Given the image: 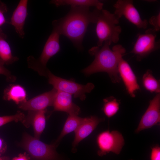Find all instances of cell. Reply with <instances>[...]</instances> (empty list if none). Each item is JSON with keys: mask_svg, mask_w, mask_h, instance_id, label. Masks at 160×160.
<instances>
[{"mask_svg": "<svg viewBox=\"0 0 160 160\" xmlns=\"http://www.w3.org/2000/svg\"><path fill=\"white\" fill-rule=\"evenodd\" d=\"M100 10L90 11L88 7H71L64 17L56 20L61 35L68 38L78 49H82V42L87 27L96 23Z\"/></svg>", "mask_w": 160, "mask_h": 160, "instance_id": "6da1fadb", "label": "cell"}, {"mask_svg": "<svg viewBox=\"0 0 160 160\" xmlns=\"http://www.w3.org/2000/svg\"><path fill=\"white\" fill-rule=\"evenodd\" d=\"M111 42H104L101 47L94 46L89 50V54L94 57L92 63L83 69L82 72L86 76L96 73L105 72L108 75L112 82L119 83L121 79L118 71V66L120 59L126 52V49L120 44L110 48Z\"/></svg>", "mask_w": 160, "mask_h": 160, "instance_id": "7a4b0ae2", "label": "cell"}, {"mask_svg": "<svg viewBox=\"0 0 160 160\" xmlns=\"http://www.w3.org/2000/svg\"><path fill=\"white\" fill-rule=\"evenodd\" d=\"M53 30L47 39L39 57L36 59L32 56L27 59L28 66L37 72L41 76L47 77L48 69L47 64L49 59L60 50L59 38L61 35L57 24L56 20L52 23Z\"/></svg>", "mask_w": 160, "mask_h": 160, "instance_id": "3957f363", "label": "cell"}, {"mask_svg": "<svg viewBox=\"0 0 160 160\" xmlns=\"http://www.w3.org/2000/svg\"><path fill=\"white\" fill-rule=\"evenodd\" d=\"M119 19L114 13L107 10H100L96 23L97 46L101 47L106 41L115 43L118 42L121 32V27L117 25Z\"/></svg>", "mask_w": 160, "mask_h": 160, "instance_id": "277c9868", "label": "cell"}, {"mask_svg": "<svg viewBox=\"0 0 160 160\" xmlns=\"http://www.w3.org/2000/svg\"><path fill=\"white\" fill-rule=\"evenodd\" d=\"M47 78L49 83L53 86V88L57 91L73 95L74 98H79L82 101L86 99V93H90L95 87L94 84L92 83H88L85 85L80 84L55 76L49 70Z\"/></svg>", "mask_w": 160, "mask_h": 160, "instance_id": "5b68a950", "label": "cell"}, {"mask_svg": "<svg viewBox=\"0 0 160 160\" xmlns=\"http://www.w3.org/2000/svg\"><path fill=\"white\" fill-rule=\"evenodd\" d=\"M22 145L35 160H54L57 157L55 144H46L28 134L24 135Z\"/></svg>", "mask_w": 160, "mask_h": 160, "instance_id": "8992f818", "label": "cell"}, {"mask_svg": "<svg viewBox=\"0 0 160 160\" xmlns=\"http://www.w3.org/2000/svg\"><path fill=\"white\" fill-rule=\"evenodd\" d=\"M156 32L153 28H149L145 33L137 35V39L130 52L135 55L137 61H140L159 48V40L156 41Z\"/></svg>", "mask_w": 160, "mask_h": 160, "instance_id": "52a82bcc", "label": "cell"}, {"mask_svg": "<svg viewBox=\"0 0 160 160\" xmlns=\"http://www.w3.org/2000/svg\"><path fill=\"white\" fill-rule=\"evenodd\" d=\"M99 148L97 154L103 156L110 152L119 154L124 143L121 133L117 130L105 131L100 133L97 138Z\"/></svg>", "mask_w": 160, "mask_h": 160, "instance_id": "ba28073f", "label": "cell"}, {"mask_svg": "<svg viewBox=\"0 0 160 160\" xmlns=\"http://www.w3.org/2000/svg\"><path fill=\"white\" fill-rule=\"evenodd\" d=\"M114 14L120 18L124 16L130 22L139 28L146 29L148 22L146 20H142L131 0H118L113 5Z\"/></svg>", "mask_w": 160, "mask_h": 160, "instance_id": "9c48e42d", "label": "cell"}, {"mask_svg": "<svg viewBox=\"0 0 160 160\" xmlns=\"http://www.w3.org/2000/svg\"><path fill=\"white\" fill-rule=\"evenodd\" d=\"M160 122V93L156 94L150 101L149 106L142 116L135 132L158 125Z\"/></svg>", "mask_w": 160, "mask_h": 160, "instance_id": "30bf717a", "label": "cell"}, {"mask_svg": "<svg viewBox=\"0 0 160 160\" xmlns=\"http://www.w3.org/2000/svg\"><path fill=\"white\" fill-rule=\"evenodd\" d=\"M118 71L128 93L134 97L137 92L140 90L137 77L129 64L122 57L118 66Z\"/></svg>", "mask_w": 160, "mask_h": 160, "instance_id": "8fae6325", "label": "cell"}, {"mask_svg": "<svg viewBox=\"0 0 160 160\" xmlns=\"http://www.w3.org/2000/svg\"><path fill=\"white\" fill-rule=\"evenodd\" d=\"M57 90L53 88L20 104L19 108L24 110L37 111L45 110L53 105Z\"/></svg>", "mask_w": 160, "mask_h": 160, "instance_id": "7c38bea8", "label": "cell"}, {"mask_svg": "<svg viewBox=\"0 0 160 160\" xmlns=\"http://www.w3.org/2000/svg\"><path fill=\"white\" fill-rule=\"evenodd\" d=\"M72 95L66 92L57 91L53 104V111L65 112L68 115H79L80 108L73 102Z\"/></svg>", "mask_w": 160, "mask_h": 160, "instance_id": "4fadbf2b", "label": "cell"}, {"mask_svg": "<svg viewBox=\"0 0 160 160\" xmlns=\"http://www.w3.org/2000/svg\"><path fill=\"white\" fill-rule=\"evenodd\" d=\"M104 120L103 118H100L94 116L84 118L82 123L74 131L73 147L75 148L80 141L89 135L98 124Z\"/></svg>", "mask_w": 160, "mask_h": 160, "instance_id": "5bb4252c", "label": "cell"}, {"mask_svg": "<svg viewBox=\"0 0 160 160\" xmlns=\"http://www.w3.org/2000/svg\"><path fill=\"white\" fill-rule=\"evenodd\" d=\"M27 0H21L13 12L10 23L15 28L16 32L20 37L24 38L25 33L24 25L28 13Z\"/></svg>", "mask_w": 160, "mask_h": 160, "instance_id": "9a60e30c", "label": "cell"}, {"mask_svg": "<svg viewBox=\"0 0 160 160\" xmlns=\"http://www.w3.org/2000/svg\"><path fill=\"white\" fill-rule=\"evenodd\" d=\"M27 95L25 90L21 85L17 84L10 85L4 92V99L12 100L16 104H20L27 101Z\"/></svg>", "mask_w": 160, "mask_h": 160, "instance_id": "2e32d148", "label": "cell"}, {"mask_svg": "<svg viewBox=\"0 0 160 160\" xmlns=\"http://www.w3.org/2000/svg\"><path fill=\"white\" fill-rule=\"evenodd\" d=\"M28 119L30 120L33 126L34 137L39 139L46 126L45 113L46 110L29 111Z\"/></svg>", "mask_w": 160, "mask_h": 160, "instance_id": "e0dca14e", "label": "cell"}, {"mask_svg": "<svg viewBox=\"0 0 160 160\" xmlns=\"http://www.w3.org/2000/svg\"><path fill=\"white\" fill-rule=\"evenodd\" d=\"M7 38L6 35L0 28V59L4 64L8 65L18 61L19 58L12 55Z\"/></svg>", "mask_w": 160, "mask_h": 160, "instance_id": "ac0fdd59", "label": "cell"}, {"mask_svg": "<svg viewBox=\"0 0 160 160\" xmlns=\"http://www.w3.org/2000/svg\"><path fill=\"white\" fill-rule=\"evenodd\" d=\"M56 7L69 5L71 7H94L99 10L103 9V4L97 0H52L50 1Z\"/></svg>", "mask_w": 160, "mask_h": 160, "instance_id": "d6986e66", "label": "cell"}, {"mask_svg": "<svg viewBox=\"0 0 160 160\" xmlns=\"http://www.w3.org/2000/svg\"><path fill=\"white\" fill-rule=\"evenodd\" d=\"M84 118L74 115H68L62 130L59 136L56 143L59 142L65 135L74 132L81 124Z\"/></svg>", "mask_w": 160, "mask_h": 160, "instance_id": "ffe728a7", "label": "cell"}, {"mask_svg": "<svg viewBox=\"0 0 160 160\" xmlns=\"http://www.w3.org/2000/svg\"><path fill=\"white\" fill-rule=\"evenodd\" d=\"M142 81L143 86L146 90L151 93H160V80L154 77L151 70H148L143 75Z\"/></svg>", "mask_w": 160, "mask_h": 160, "instance_id": "44dd1931", "label": "cell"}, {"mask_svg": "<svg viewBox=\"0 0 160 160\" xmlns=\"http://www.w3.org/2000/svg\"><path fill=\"white\" fill-rule=\"evenodd\" d=\"M103 110L105 115L109 118L114 116L118 111L120 101L113 96L104 99Z\"/></svg>", "mask_w": 160, "mask_h": 160, "instance_id": "7402d4cb", "label": "cell"}, {"mask_svg": "<svg viewBox=\"0 0 160 160\" xmlns=\"http://www.w3.org/2000/svg\"><path fill=\"white\" fill-rule=\"evenodd\" d=\"M25 117L24 114L20 112H18L14 115L0 116V127L11 121L17 122L23 121Z\"/></svg>", "mask_w": 160, "mask_h": 160, "instance_id": "603a6c76", "label": "cell"}, {"mask_svg": "<svg viewBox=\"0 0 160 160\" xmlns=\"http://www.w3.org/2000/svg\"><path fill=\"white\" fill-rule=\"evenodd\" d=\"M4 64L0 59V74L6 76L7 81L14 82L16 79V77L12 75L11 72L4 66Z\"/></svg>", "mask_w": 160, "mask_h": 160, "instance_id": "cb8c5ba5", "label": "cell"}, {"mask_svg": "<svg viewBox=\"0 0 160 160\" xmlns=\"http://www.w3.org/2000/svg\"><path fill=\"white\" fill-rule=\"evenodd\" d=\"M149 23L153 25L155 31L157 32L160 30V13L152 16L149 20Z\"/></svg>", "mask_w": 160, "mask_h": 160, "instance_id": "d4e9b609", "label": "cell"}, {"mask_svg": "<svg viewBox=\"0 0 160 160\" xmlns=\"http://www.w3.org/2000/svg\"><path fill=\"white\" fill-rule=\"evenodd\" d=\"M8 11V9L6 5L0 1V27L6 22V20L4 17V14Z\"/></svg>", "mask_w": 160, "mask_h": 160, "instance_id": "484cf974", "label": "cell"}, {"mask_svg": "<svg viewBox=\"0 0 160 160\" xmlns=\"http://www.w3.org/2000/svg\"><path fill=\"white\" fill-rule=\"evenodd\" d=\"M150 158L151 160H160V147L159 145L152 148Z\"/></svg>", "mask_w": 160, "mask_h": 160, "instance_id": "4316f807", "label": "cell"}, {"mask_svg": "<svg viewBox=\"0 0 160 160\" xmlns=\"http://www.w3.org/2000/svg\"><path fill=\"white\" fill-rule=\"evenodd\" d=\"M28 154L25 152L20 153L18 156L13 158L12 160H29L30 157Z\"/></svg>", "mask_w": 160, "mask_h": 160, "instance_id": "83f0119b", "label": "cell"}, {"mask_svg": "<svg viewBox=\"0 0 160 160\" xmlns=\"http://www.w3.org/2000/svg\"><path fill=\"white\" fill-rule=\"evenodd\" d=\"M3 142L2 140L0 138V153L3 151L4 149H3Z\"/></svg>", "mask_w": 160, "mask_h": 160, "instance_id": "f1b7e54d", "label": "cell"}, {"mask_svg": "<svg viewBox=\"0 0 160 160\" xmlns=\"http://www.w3.org/2000/svg\"><path fill=\"white\" fill-rule=\"evenodd\" d=\"M0 160H7V159H4L3 158L1 157L0 156Z\"/></svg>", "mask_w": 160, "mask_h": 160, "instance_id": "f546056e", "label": "cell"}]
</instances>
